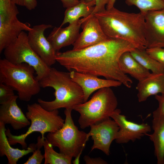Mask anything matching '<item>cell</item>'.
<instances>
[{
	"label": "cell",
	"instance_id": "obj_1",
	"mask_svg": "<svg viewBox=\"0 0 164 164\" xmlns=\"http://www.w3.org/2000/svg\"><path fill=\"white\" fill-rule=\"evenodd\" d=\"M137 48L133 44L120 39L107 40L84 49L56 52V61L69 72L72 70L102 76L119 81L128 88L132 81L121 70L119 60L124 53Z\"/></svg>",
	"mask_w": 164,
	"mask_h": 164
},
{
	"label": "cell",
	"instance_id": "obj_2",
	"mask_svg": "<svg viewBox=\"0 0 164 164\" xmlns=\"http://www.w3.org/2000/svg\"><path fill=\"white\" fill-rule=\"evenodd\" d=\"M94 14L108 39H121L133 44L137 48H147L145 16L141 12H125L113 7Z\"/></svg>",
	"mask_w": 164,
	"mask_h": 164
},
{
	"label": "cell",
	"instance_id": "obj_3",
	"mask_svg": "<svg viewBox=\"0 0 164 164\" xmlns=\"http://www.w3.org/2000/svg\"><path fill=\"white\" fill-rule=\"evenodd\" d=\"M41 87H50L55 90V99L47 101L38 98V103L48 111L61 108L73 110L75 106L84 102V95L80 86L71 78L70 72L50 68L48 75L39 81Z\"/></svg>",
	"mask_w": 164,
	"mask_h": 164
},
{
	"label": "cell",
	"instance_id": "obj_4",
	"mask_svg": "<svg viewBox=\"0 0 164 164\" xmlns=\"http://www.w3.org/2000/svg\"><path fill=\"white\" fill-rule=\"evenodd\" d=\"M35 72L34 68L27 63H13L5 58L0 60V82L16 91L21 101H29L40 91Z\"/></svg>",
	"mask_w": 164,
	"mask_h": 164
},
{
	"label": "cell",
	"instance_id": "obj_5",
	"mask_svg": "<svg viewBox=\"0 0 164 164\" xmlns=\"http://www.w3.org/2000/svg\"><path fill=\"white\" fill-rule=\"evenodd\" d=\"M26 116L30 121L31 123L25 133L15 135L12 134L9 128L5 131L9 144L12 145L19 143L23 149L27 148L26 138L32 133L39 132L41 134V138H44L45 133L56 132L62 127L65 121L59 115L58 110L48 111L36 103L27 105Z\"/></svg>",
	"mask_w": 164,
	"mask_h": 164
},
{
	"label": "cell",
	"instance_id": "obj_6",
	"mask_svg": "<svg viewBox=\"0 0 164 164\" xmlns=\"http://www.w3.org/2000/svg\"><path fill=\"white\" fill-rule=\"evenodd\" d=\"M118 105L113 91L107 87L98 90L89 100L76 105L73 110L80 114L78 122L84 129L110 118Z\"/></svg>",
	"mask_w": 164,
	"mask_h": 164
},
{
	"label": "cell",
	"instance_id": "obj_7",
	"mask_svg": "<svg viewBox=\"0 0 164 164\" xmlns=\"http://www.w3.org/2000/svg\"><path fill=\"white\" fill-rule=\"evenodd\" d=\"M73 110L65 109V119L62 127L56 132L47 135L48 141L60 152L71 158L81 155L89 138L87 133L79 130L74 124L71 116Z\"/></svg>",
	"mask_w": 164,
	"mask_h": 164
},
{
	"label": "cell",
	"instance_id": "obj_8",
	"mask_svg": "<svg viewBox=\"0 0 164 164\" xmlns=\"http://www.w3.org/2000/svg\"><path fill=\"white\" fill-rule=\"evenodd\" d=\"M5 58L14 63H26L32 67L39 81L49 74L50 67L48 66L30 45L27 33L22 31L4 50Z\"/></svg>",
	"mask_w": 164,
	"mask_h": 164
},
{
	"label": "cell",
	"instance_id": "obj_9",
	"mask_svg": "<svg viewBox=\"0 0 164 164\" xmlns=\"http://www.w3.org/2000/svg\"><path fill=\"white\" fill-rule=\"evenodd\" d=\"M12 0H0V53L24 31L32 29L17 18L19 13Z\"/></svg>",
	"mask_w": 164,
	"mask_h": 164
},
{
	"label": "cell",
	"instance_id": "obj_10",
	"mask_svg": "<svg viewBox=\"0 0 164 164\" xmlns=\"http://www.w3.org/2000/svg\"><path fill=\"white\" fill-rule=\"evenodd\" d=\"M110 118L119 127L115 139V142L118 144L127 143L130 141L134 142L151 131V126L147 123L139 124L128 120L126 116L121 114L120 109L117 108L111 114Z\"/></svg>",
	"mask_w": 164,
	"mask_h": 164
},
{
	"label": "cell",
	"instance_id": "obj_11",
	"mask_svg": "<svg viewBox=\"0 0 164 164\" xmlns=\"http://www.w3.org/2000/svg\"><path fill=\"white\" fill-rule=\"evenodd\" d=\"M90 127L87 136H91L93 141L91 151L98 149L109 155L111 144L115 140L119 129L117 124L110 118Z\"/></svg>",
	"mask_w": 164,
	"mask_h": 164
},
{
	"label": "cell",
	"instance_id": "obj_12",
	"mask_svg": "<svg viewBox=\"0 0 164 164\" xmlns=\"http://www.w3.org/2000/svg\"><path fill=\"white\" fill-rule=\"evenodd\" d=\"M52 25L41 24L34 26L27 33L29 43L34 51L49 67L56 62V52L44 34Z\"/></svg>",
	"mask_w": 164,
	"mask_h": 164
},
{
	"label": "cell",
	"instance_id": "obj_13",
	"mask_svg": "<svg viewBox=\"0 0 164 164\" xmlns=\"http://www.w3.org/2000/svg\"><path fill=\"white\" fill-rule=\"evenodd\" d=\"M82 31L72 45L73 50H80L107 40L99 21L94 14L90 15L81 24Z\"/></svg>",
	"mask_w": 164,
	"mask_h": 164
},
{
	"label": "cell",
	"instance_id": "obj_14",
	"mask_svg": "<svg viewBox=\"0 0 164 164\" xmlns=\"http://www.w3.org/2000/svg\"><path fill=\"white\" fill-rule=\"evenodd\" d=\"M144 16L147 48H164V9L149 12Z\"/></svg>",
	"mask_w": 164,
	"mask_h": 164
},
{
	"label": "cell",
	"instance_id": "obj_15",
	"mask_svg": "<svg viewBox=\"0 0 164 164\" xmlns=\"http://www.w3.org/2000/svg\"><path fill=\"white\" fill-rule=\"evenodd\" d=\"M70 72L72 80L81 87L84 95V102L87 101L91 95L96 91L107 87H118L122 84L114 80L102 79L89 74L72 70Z\"/></svg>",
	"mask_w": 164,
	"mask_h": 164
},
{
	"label": "cell",
	"instance_id": "obj_16",
	"mask_svg": "<svg viewBox=\"0 0 164 164\" xmlns=\"http://www.w3.org/2000/svg\"><path fill=\"white\" fill-rule=\"evenodd\" d=\"M89 16L70 24L66 27H55L53 28L47 38L56 52L64 47L73 44L80 34L82 24Z\"/></svg>",
	"mask_w": 164,
	"mask_h": 164
},
{
	"label": "cell",
	"instance_id": "obj_17",
	"mask_svg": "<svg viewBox=\"0 0 164 164\" xmlns=\"http://www.w3.org/2000/svg\"><path fill=\"white\" fill-rule=\"evenodd\" d=\"M18 98V95H15L0 106V122L10 125L15 130L26 127L31 123L17 105Z\"/></svg>",
	"mask_w": 164,
	"mask_h": 164
},
{
	"label": "cell",
	"instance_id": "obj_18",
	"mask_svg": "<svg viewBox=\"0 0 164 164\" xmlns=\"http://www.w3.org/2000/svg\"><path fill=\"white\" fill-rule=\"evenodd\" d=\"M139 102L146 101L150 96L158 94L164 95V73L151 74L138 81L136 87Z\"/></svg>",
	"mask_w": 164,
	"mask_h": 164
},
{
	"label": "cell",
	"instance_id": "obj_19",
	"mask_svg": "<svg viewBox=\"0 0 164 164\" xmlns=\"http://www.w3.org/2000/svg\"><path fill=\"white\" fill-rule=\"evenodd\" d=\"M5 125L0 122V155L5 156L8 164H16L19 159L34 152L35 144H30L28 147L23 149L14 148L11 146L5 134Z\"/></svg>",
	"mask_w": 164,
	"mask_h": 164
},
{
	"label": "cell",
	"instance_id": "obj_20",
	"mask_svg": "<svg viewBox=\"0 0 164 164\" xmlns=\"http://www.w3.org/2000/svg\"><path fill=\"white\" fill-rule=\"evenodd\" d=\"M152 127L153 132L147 135L153 143L157 163L164 164V116L153 118Z\"/></svg>",
	"mask_w": 164,
	"mask_h": 164
},
{
	"label": "cell",
	"instance_id": "obj_21",
	"mask_svg": "<svg viewBox=\"0 0 164 164\" xmlns=\"http://www.w3.org/2000/svg\"><path fill=\"white\" fill-rule=\"evenodd\" d=\"M119 63L124 73L129 74L138 81L143 80L151 73L132 56L130 52L123 53L120 58Z\"/></svg>",
	"mask_w": 164,
	"mask_h": 164
},
{
	"label": "cell",
	"instance_id": "obj_22",
	"mask_svg": "<svg viewBox=\"0 0 164 164\" xmlns=\"http://www.w3.org/2000/svg\"><path fill=\"white\" fill-rule=\"evenodd\" d=\"M95 2L94 1L87 2L80 0L77 5L66 9L63 20L60 27L69 23L71 24L80 19L86 18L93 14Z\"/></svg>",
	"mask_w": 164,
	"mask_h": 164
},
{
	"label": "cell",
	"instance_id": "obj_23",
	"mask_svg": "<svg viewBox=\"0 0 164 164\" xmlns=\"http://www.w3.org/2000/svg\"><path fill=\"white\" fill-rule=\"evenodd\" d=\"M132 56L144 68L152 73H164V66L151 57L145 50L136 48L130 52Z\"/></svg>",
	"mask_w": 164,
	"mask_h": 164
},
{
	"label": "cell",
	"instance_id": "obj_24",
	"mask_svg": "<svg viewBox=\"0 0 164 164\" xmlns=\"http://www.w3.org/2000/svg\"><path fill=\"white\" fill-rule=\"evenodd\" d=\"M45 159L44 164H70L72 158L63 153H58L53 149V146L45 137L43 142Z\"/></svg>",
	"mask_w": 164,
	"mask_h": 164
},
{
	"label": "cell",
	"instance_id": "obj_25",
	"mask_svg": "<svg viewBox=\"0 0 164 164\" xmlns=\"http://www.w3.org/2000/svg\"><path fill=\"white\" fill-rule=\"evenodd\" d=\"M129 6L136 7L145 15L149 12L164 9V0H125Z\"/></svg>",
	"mask_w": 164,
	"mask_h": 164
},
{
	"label": "cell",
	"instance_id": "obj_26",
	"mask_svg": "<svg viewBox=\"0 0 164 164\" xmlns=\"http://www.w3.org/2000/svg\"><path fill=\"white\" fill-rule=\"evenodd\" d=\"M44 138L39 136L37 138V142L35 144V148L32 155L30 156L24 164H40L44 158V155L41 152L40 149L43 146Z\"/></svg>",
	"mask_w": 164,
	"mask_h": 164
},
{
	"label": "cell",
	"instance_id": "obj_27",
	"mask_svg": "<svg viewBox=\"0 0 164 164\" xmlns=\"http://www.w3.org/2000/svg\"><path fill=\"white\" fill-rule=\"evenodd\" d=\"M146 51L149 56L164 66V48H147Z\"/></svg>",
	"mask_w": 164,
	"mask_h": 164
},
{
	"label": "cell",
	"instance_id": "obj_28",
	"mask_svg": "<svg viewBox=\"0 0 164 164\" xmlns=\"http://www.w3.org/2000/svg\"><path fill=\"white\" fill-rule=\"evenodd\" d=\"M15 95L14 90L9 86L0 82V104Z\"/></svg>",
	"mask_w": 164,
	"mask_h": 164
},
{
	"label": "cell",
	"instance_id": "obj_29",
	"mask_svg": "<svg viewBox=\"0 0 164 164\" xmlns=\"http://www.w3.org/2000/svg\"><path fill=\"white\" fill-rule=\"evenodd\" d=\"M155 98L159 104L158 107L152 112L153 118L164 116V95L157 94Z\"/></svg>",
	"mask_w": 164,
	"mask_h": 164
},
{
	"label": "cell",
	"instance_id": "obj_30",
	"mask_svg": "<svg viewBox=\"0 0 164 164\" xmlns=\"http://www.w3.org/2000/svg\"><path fill=\"white\" fill-rule=\"evenodd\" d=\"M12 1L16 5L24 7L29 10L35 9L37 4V0H12Z\"/></svg>",
	"mask_w": 164,
	"mask_h": 164
},
{
	"label": "cell",
	"instance_id": "obj_31",
	"mask_svg": "<svg viewBox=\"0 0 164 164\" xmlns=\"http://www.w3.org/2000/svg\"><path fill=\"white\" fill-rule=\"evenodd\" d=\"M80 1V0H78ZM87 2L94 1L95 5L93 14L102 12L106 9L105 6L108 4L111 0H84Z\"/></svg>",
	"mask_w": 164,
	"mask_h": 164
},
{
	"label": "cell",
	"instance_id": "obj_32",
	"mask_svg": "<svg viewBox=\"0 0 164 164\" xmlns=\"http://www.w3.org/2000/svg\"><path fill=\"white\" fill-rule=\"evenodd\" d=\"M86 164H107V162L101 158H91L88 155H85L84 158Z\"/></svg>",
	"mask_w": 164,
	"mask_h": 164
},
{
	"label": "cell",
	"instance_id": "obj_33",
	"mask_svg": "<svg viewBox=\"0 0 164 164\" xmlns=\"http://www.w3.org/2000/svg\"><path fill=\"white\" fill-rule=\"evenodd\" d=\"M64 7L67 8L74 6L79 2L78 0H60Z\"/></svg>",
	"mask_w": 164,
	"mask_h": 164
},
{
	"label": "cell",
	"instance_id": "obj_34",
	"mask_svg": "<svg viewBox=\"0 0 164 164\" xmlns=\"http://www.w3.org/2000/svg\"><path fill=\"white\" fill-rule=\"evenodd\" d=\"M116 0H111L107 5L106 9H109L114 7V3Z\"/></svg>",
	"mask_w": 164,
	"mask_h": 164
}]
</instances>
